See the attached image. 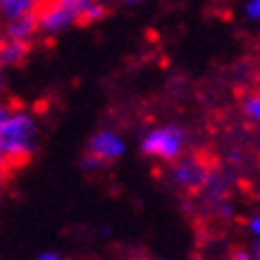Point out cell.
<instances>
[{"instance_id": "obj_1", "label": "cell", "mask_w": 260, "mask_h": 260, "mask_svg": "<svg viewBox=\"0 0 260 260\" xmlns=\"http://www.w3.org/2000/svg\"><path fill=\"white\" fill-rule=\"evenodd\" d=\"M39 148V117L26 108H10L0 119V153L8 167L24 165Z\"/></svg>"}, {"instance_id": "obj_2", "label": "cell", "mask_w": 260, "mask_h": 260, "mask_svg": "<svg viewBox=\"0 0 260 260\" xmlns=\"http://www.w3.org/2000/svg\"><path fill=\"white\" fill-rule=\"evenodd\" d=\"M86 0H41L36 10V26L43 36H60L81 24V10Z\"/></svg>"}, {"instance_id": "obj_3", "label": "cell", "mask_w": 260, "mask_h": 260, "mask_svg": "<svg viewBox=\"0 0 260 260\" xmlns=\"http://www.w3.org/2000/svg\"><path fill=\"white\" fill-rule=\"evenodd\" d=\"M186 143H189L186 132L179 124H162V126H153L141 136L139 150L146 158H158L162 162H172L179 155H184Z\"/></svg>"}, {"instance_id": "obj_4", "label": "cell", "mask_w": 260, "mask_h": 260, "mask_svg": "<svg viewBox=\"0 0 260 260\" xmlns=\"http://www.w3.org/2000/svg\"><path fill=\"white\" fill-rule=\"evenodd\" d=\"M210 172H213L210 165L198 155H189V158L179 155L177 160H172V181L184 191L203 189Z\"/></svg>"}, {"instance_id": "obj_5", "label": "cell", "mask_w": 260, "mask_h": 260, "mask_svg": "<svg viewBox=\"0 0 260 260\" xmlns=\"http://www.w3.org/2000/svg\"><path fill=\"white\" fill-rule=\"evenodd\" d=\"M86 153L95 155L103 165L108 167L126 155V141L122 139V134L112 132V129H101V132H95V134L88 139Z\"/></svg>"}, {"instance_id": "obj_6", "label": "cell", "mask_w": 260, "mask_h": 260, "mask_svg": "<svg viewBox=\"0 0 260 260\" xmlns=\"http://www.w3.org/2000/svg\"><path fill=\"white\" fill-rule=\"evenodd\" d=\"M31 43L15 41L0 31V70H10V67H19V64L29 57Z\"/></svg>"}, {"instance_id": "obj_7", "label": "cell", "mask_w": 260, "mask_h": 260, "mask_svg": "<svg viewBox=\"0 0 260 260\" xmlns=\"http://www.w3.org/2000/svg\"><path fill=\"white\" fill-rule=\"evenodd\" d=\"M3 34L10 36V39H15V41L31 43L34 36L39 34L36 15H24V17H17V19H8V22H3Z\"/></svg>"}, {"instance_id": "obj_8", "label": "cell", "mask_w": 260, "mask_h": 260, "mask_svg": "<svg viewBox=\"0 0 260 260\" xmlns=\"http://www.w3.org/2000/svg\"><path fill=\"white\" fill-rule=\"evenodd\" d=\"M41 0H0V19H17L24 15H36Z\"/></svg>"}, {"instance_id": "obj_9", "label": "cell", "mask_w": 260, "mask_h": 260, "mask_svg": "<svg viewBox=\"0 0 260 260\" xmlns=\"http://www.w3.org/2000/svg\"><path fill=\"white\" fill-rule=\"evenodd\" d=\"M108 15V3H103V0H88L84 10H81V22L84 24H95L105 19Z\"/></svg>"}, {"instance_id": "obj_10", "label": "cell", "mask_w": 260, "mask_h": 260, "mask_svg": "<svg viewBox=\"0 0 260 260\" xmlns=\"http://www.w3.org/2000/svg\"><path fill=\"white\" fill-rule=\"evenodd\" d=\"M244 112H246V117L251 119L253 124H258L260 126V91L258 93H251V95H246L244 98Z\"/></svg>"}, {"instance_id": "obj_11", "label": "cell", "mask_w": 260, "mask_h": 260, "mask_svg": "<svg viewBox=\"0 0 260 260\" xmlns=\"http://www.w3.org/2000/svg\"><path fill=\"white\" fill-rule=\"evenodd\" d=\"M103 162L98 158H95V155H91V153H86V155H84V160H81V170H84V172H101L103 170Z\"/></svg>"}, {"instance_id": "obj_12", "label": "cell", "mask_w": 260, "mask_h": 260, "mask_svg": "<svg viewBox=\"0 0 260 260\" xmlns=\"http://www.w3.org/2000/svg\"><path fill=\"white\" fill-rule=\"evenodd\" d=\"M244 15L251 19V22H260V0H248L244 8Z\"/></svg>"}, {"instance_id": "obj_13", "label": "cell", "mask_w": 260, "mask_h": 260, "mask_svg": "<svg viewBox=\"0 0 260 260\" xmlns=\"http://www.w3.org/2000/svg\"><path fill=\"white\" fill-rule=\"evenodd\" d=\"M246 229L251 232L253 237H260V215H253L251 220L246 222Z\"/></svg>"}, {"instance_id": "obj_14", "label": "cell", "mask_w": 260, "mask_h": 260, "mask_svg": "<svg viewBox=\"0 0 260 260\" xmlns=\"http://www.w3.org/2000/svg\"><path fill=\"white\" fill-rule=\"evenodd\" d=\"M217 213H220V217H234V205L232 203H224V201H220V205H217Z\"/></svg>"}, {"instance_id": "obj_15", "label": "cell", "mask_w": 260, "mask_h": 260, "mask_svg": "<svg viewBox=\"0 0 260 260\" xmlns=\"http://www.w3.org/2000/svg\"><path fill=\"white\" fill-rule=\"evenodd\" d=\"M36 260H62V255H60L57 251H43V253L36 255Z\"/></svg>"}, {"instance_id": "obj_16", "label": "cell", "mask_w": 260, "mask_h": 260, "mask_svg": "<svg viewBox=\"0 0 260 260\" xmlns=\"http://www.w3.org/2000/svg\"><path fill=\"white\" fill-rule=\"evenodd\" d=\"M10 108H12V105H10V103H5V101H3V98H0V119L5 117V115H8V112H10Z\"/></svg>"}, {"instance_id": "obj_17", "label": "cell", "mask_w": 260, "mask_h": 260, "mask_svg": "<svg viewBox=\"0 0 260 260\" xmlns=\"http://www.w3.org/2000/svg\"><path fill=\"white\" fill-rule=\"evenodd\" d=\"M234 258L237 260H248V258H253V255H248V251H237L234 253Z\"/></svg>"}, {"instance_id": "obj_18", "label": "cell", "mask_w": 260, "mask_h": 260, "mask_svg": "<svg viewBox=\"0 0 260 260\" xmlns=\"http://www.w3.org/2000/svg\"><path fill=\"white\" fill-rule=\"evenodd\" d=\"M5 91V70H0V95Z\"/></svg>"}, {"instance_id": "obj_19", "label": "cell", "mask_w": 260, "mask_h": 260, "mask_svg": "<svg viewBox=\"0 0 260 260\" xmlns=\"http://www.w3.org/2000/svg\"><path fill=\"white\" fill-rule=\"evenodd\" d=\"M5 170H8V162H5L3 153H0V174H5Z\"/></svg>"}, {"instance_id": "obj_20", "label": "cell", "mask_w": 260, "mask_h": 260, "mask_svg": "<svg viewBox=\"0 0 260 260\" xmlns=\"http://www.w3.org/2000/svg\"><path fill=\"white\" fill-rule=\"evenodd\" d=\"M253 253H255V255H253V258H258V260H260V244L255 246V251H253Z\"/></svg>"}, {"instance_id": "obj_21", "label": "cell", "mask_w": 260, "mask_h": 260, "mask_svg": "<svg viewBox=\"0 0 260 260\" xmlns=\"http://www.w3.org/2000/svg\"><path fill=\"white\" fill-rule=\"evenodd\" d=\"M126 3H132V5H136V3H143V0H126Z\"/></svg>"}, {"instance_id": "obj_22", "label": "cell", "mask_w": 260, "mask_h": 260, "mask_svg": "<svg viewBox=\"0 0 260 260\" xmlns=\"http://www.w3.org/2000/svg\"><path fill=\"white\" fill-rule=\"evenodd\" d=\"M258 91H260V77H258Z\"/></svg>"}, {"instance_id": "obj_23", "label": "cell", "mask_w": 260, "mask_h": 260, "mask_svg": "<svg viewBox=\"0 0 260 260\" xmlns=\"http://www.w3.org/2000/svg\"><path fill=\"white\" fill-rule=\"evenodd\" d=\"M103 3H112V0H103Z\"/></svg>"}, {"instance_id": "obj_24", "label": "cell", "mask_w": 260, "mask_h": 260, "mask_svg": "<svg viewBox=\"0 0 260 260\" xmlns=\"http://www.w3.org/2000/svg\"><path fill=\"white\" fill-rule=\"evenodd\" d=\"M0 181H3V174H0Z\"/></svg>"}]
</instances>
